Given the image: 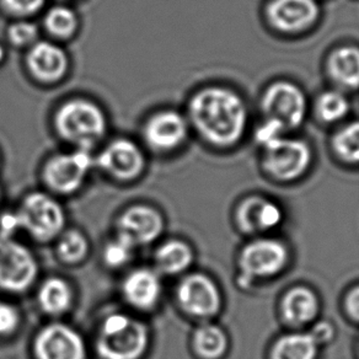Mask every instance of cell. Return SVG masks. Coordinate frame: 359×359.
I'll use <instances>...</instances> for the list:
<instances>
[{
	"label": "cell",
	"mask_w": 359,
	"mask_h": 359,
	"mask_svg": "<svg viewBox=\"0 0 359 359\" xmlns=\"http://www.w3.org/2000/svg\"><path fill=\"white\" fill-rule=\"evenodd\" d=\"M285 133H287V130H285V126L280 123L278 121L267 118L264 123H261L257 127L256 133H255V140L259 145L266 148V147L275 144L276 142L282 140L283 137H285Z\"/></svg>",
	"instance_id": "cell-30"
},
{
	"label": "cell",
	"mask_w": 359,
	"mask_h": 359,
	"mask_svg": "<svg viewBox=\"0 0 359 359\" xmlns=\"http://www.w3.org/2000/svg\"><path fill=\"white\" fill-rule=\"evenodd\" d=\"M194 344L201 357L218 359L224 354L228 347V339L223 330L213 325H205L196 331Z\"/></svg>",
	"instance_id": "cell-24"
},
{
	"label": "cell",
	"mask_w": 359,
	"mask_h": 359,
	"mask_svg": "<svg viewBox=\"0 0 359 359\" xmlns=\"http://www.w3.org/2000/svg\"><path fill=\"white\" fill-rule=\"evenodd\" d=\"M189 116L203 140L218 147L239 143L248 127V109L241 96L222 86L198 91L190 101Z\"/></svg>",
	"instance_id": "cell-1"
},
{
	"label": "cell",
	"mask_w": 359,
	"mask_h": 359,
	"mask_svg": "<svg viewBox=\"0 0 359 359\" xmlns=\"http://www.w3.org/2000/svg\"><path fill=\"white\" fill-rule=\"evenodd\" d=\"M37 27L29 21H19L8 29V39L18 47L32 46L37 40Z\"/></svg>",
	"instance_id": "cell-29"
},
{
	"label": "cell",
	"mask_w": 359,
	"mask_h": 359,
	"mask_svg": "<svg viewBox=\"0 0 359 359\" xmlns=\"http://www.w3.org/2000/svg\"><path fill=\"white\" fill-rule=\"evenodd\" d=\"M346 308L353 319L359 321V285L349 293L346 299Z\"/></svg>",
	"instance_id": "cell-35"
},
{
	"label": "cell",
	"mask_w": 359,
	"mask_h": 359,
	"mask_svg": "<svg viewBox=\"0 0 359 359\" xmlns=\"http://www.w3.org/2000/svg\"><path fill=\"white\" fill-rule=\"evenodd\" d=\"M318 309L316 295L302 287L290 290L283 302V315L290 324H308L316 316Z\"/></svg>",
	"instance_id": "cell-20"
},
{
	"label": "cell",
	"mask_w": 359,
	"mask_h": 359,
	"mask_svg": "<svg viewBox=\"0 0 359 359\" xmlns=\"http://www.w3.org/2000/svg\"><path fill=\"white\" fill-rule=\"evenodd\" d=\"M327 68L331 78L344 89L359 88V48L341 46L330 55Z\"/></svg>",
	"instance_id": "cell-18"
},
{
	"label": "cell",
	"mask_w": 359,
	"mask_h": 359,
	"mask_svg": "<svg viewBox=\"0 0 359 359\" xmlns=\"http://www.w3.org/2000/svg\"><path fill=\"white\" fill-rule=\"evenodd\" d=\"M36 355L39 359H85L84 339L75 330L63 324L47 326L37 336Z\"/></svg>",
	"instance_id": "cell-10"
},
{
	"label": "cell",
	"mask_w": 359,
	"mask_h": 359,
	"mask_svg": "<svg viewBox=\"0 0 359 359\" xmlns=\"http://www.w3.org/2000/svg\"><path fill=\"white\" fill-rule=\"evenodd\" d=\"M88 252V243L84 235L79 231L70 230L60 238L58 243V255L67 264H76L84 259Z\"/></svg>",
	"instance_id": "cell-28"
},
{
	"label": "cell",
	"mask_w": 359,
	"mask_h": 359,
	"mask_svg": "<svg viewBox=\"0 0 359 359\" xmlns=\"http://www.w3.org/2000/svg\"><path fill=\"white\" fill-rule=\"evenodd\" d=\"M39 303L47 314H63L69 309L72 292L65 280L50 278L41 285Z\"/></svg>",
	"instance_id": "cell-23"
},
{
	"label": "cell",
	"mask_w": 359,
	"mask_h": 359,
	"mask_svg": "<svg viewBox=\"0 0 359 359\" xmlns=\"http://www.w3.org/2000/svg\"><path fill=\"white\" fill-rule=\"evenodd\" d=\"M177 299L186 313L200 318L215 315L220 306L219 290L203 275H192L181 282Z\"/></svg>",
	"instance_id": "cell-13"
},
{
	"label": "cell",
	"mask_w": 359,
	"mask_h": 359,
	"mask_svg": "<svg viewBox=\"0 0 359 359\" xmlns=\"http://www.w3.org/2000/svg\"><path fill=\"white\" fill-rule=\"evenodd\" d=\"M55 128L63 140L89 150L100 142L106 130V116L99 106L85 100H72L60 106L55 118Z\"/></svg>",
	"instance_id": "cell-2"
},
{
	"label": "cell",
	"mask_w": 359,
	"mask_h": 359,
	"mask_svg": "<svg viewBox=\"0 0 359 359\" xmlns=\"http://www.w3.org/2000/svg\"><path fill=\"white\" fill-rule=\"evenodd\" d=\"M46 0H1L6 11L18 16H30L43 8Z\"/></svg>",
	"instance_id": "cell-32"
},
{
	"label": "cell",
	"mask_w": 359,
	"mask_h": 359,
	"mask_svg": "<svg viewBox=\"0 0 359 359\" xmlns=\"http://www.w3.org/2000/svg\"><path fill=\"white\" fill-rule=\"evenodd\" d=\"M189 135V123L176 111H161L150 117L144 128L147 143L155 150L169 151L182 144Z\"/></svg>",
	"instance_id": "cell-14"
},
{
	"label": "cell",
	"mask_w": 359,
	"mask_h": 359,
	"mask_svg": "<svg viewBox=\"0 0 359 359\" xmlns=\"http://www.w3.org/2000/svg\"><path fill=\"white\" fill-rule=\"evenodd\" d=\"M19 228H21V226L18 215H4L1 218V222H0V235L11 236V234Z\"/></svg>",
	"instance_id": "cell-34"
},
{
	"label": "cell",
	"mask_w": 359,
	"mask_h": 359,
	"mask_svg": "<svg viewBox=\"0 0 359 359\" xmlns=\"http://www.w3.org/2000/svg\"><path fill=\"white\" fill-rule=\"evenodd\" d=\"M93 165L89 150L78 149L53 156L46 165L43 176L52 190L69 195L83 186Z\"/></svg>",
	"instance_id": "cell-8"
},
{
	"label": "cell",
	"mask_w": 359,
	"mask_h": 359,
	"mask_svg": "<svg viewBox=\"0 0 359 359\" xmlns=\"http://www.w3.org/2000/svg\"><path fill=\"white\" fill-rule=\"evenodd\" d=\"M332 148L339 159L359 164V121L344 126L334 135Z\"/></svg>",
	"instance_id": "cell-25"
},
{
	"label": "cell",
	"mask_w": 359,
	"mask_h": 359,
	"mask_svg": "<svg viewBox=\"0 0 359 359\" xmlns=\"http://www.w3.org/2000/svg\"><path fill=\"white\" fill-rule=\"evenodd\" d=\"M19 321L20 316L14 306L0 303V334H11L15 331Z\"/></svg>",
	"instance_id": "cell-33"
},
{
	"label": "cell",
	"mask_w": 359,
	"mask_h": 359,
	"mask_svg": "<svg viewBox=\"0 0 359 359\" xmlns=\"http://www.w3.org/2000/svg\"><path fill=\"white\" fill-rule=\"evenodd\" d=\"M164 228L163 218L147 205H135L126 210L118 220V238L132 246L153 243Z\"/></svg>",
	"instance_id": "cell-15"
},
{
	"label": "cell",
	"mask_w": 359,
	"mask_h": 359,
	"mask_svg": "<svg viewBox=\"0 0 359 359\" xmlns=\"http://www.w3.org/2000/svg\"><path fill=\"white\" fill-rule=\"evenodd\" d=\"M27 67L37 79L53 83L65 76L69 60L60 47L42 41L31 46L27 55Z\"/></svg>",
	"instance_id": "cell-16"
},
{
	"label": "cell",
	"mask_w": 359,
	"mask_h": 359,
	"mask_svg": "<svg viewBox=\"0 0 359 359\" xmlns=\"http://www.w3.org/2000/svg\"><path fill=\"white\" fill-rule=\"evenodd\" d=\"M264 166L269 175L282 181L298 179L311 163V150L304 140L283 137L264 148Z\"/></svg>",
	"instance_id": "cell-7"
},
{
	"label": "cell",
	"mask_w": 359,
	"mask_h": 359,
	"mask_svg": "<svg viewBox=\"0 0 359 359\" xmlns=\"http://www.w3.org/2000/svg\"><path fill=\"white\" fill-rule=\"evenodd\" d=\"M282 217L278 205L259 198L245 202L239 210L240 223L248 230L273 229L280 224Z\"/></svg>",
	"instance_id": "cell-19"
},
{
	"label": "cell",
	"mask_w": 359,
	"mask_h": 359,
	"mask_svg": "<svg viewBox=\"0 0 359 359\" xmlns=\"http://www.w3.org/2000/svg\"><path fill=\"white\" fill-rule=\"evenodd\" d=\"M4 57H6V50L3 48V46L0 45V63L3 62Z\"/></svg>",
	"instance_id": "cell-37"
},
{
	"label": "cell",
	"mask_w": 359,
	"mask_h": 359,
	"mask_svg": "<svg viewBox=\"0 0 359 359\" xmlns=\"http://www.w3.org/2000/svg\"><path fill=\"white\" fill-rule=\"evenodd\" d=\"M192 257L190 248L175 240L161 245L155 254L156 266L166 275H177L185 271L192 262Z\"/></svg>",
	"instance_id": "cell-22"
},
{
	"label": "cell",
	"mask_w": 359,
	"mask_h": 359,
	"mask_svg": "<svg viewBox=\"0 0 359 359\" xmlns=\"http://www.w3.org/2000/svg\"><path fill=\"white\" fill-rule=\"evenodd\" d=\"M318 342L311 334H292L278 339L273 359H315Z\"/></svg>",
	"instance_id": "cell-21"
},
{
	"label": "cell",
	"mask_w": 359,
	"mask_h": 359,
	"mask_svg": "<svg viewBox=\"0 0 359 359\" xmlns=\"http://www.w3.org/2000/svg\"><path fill=\"white\" fill-rule=\"evenodd\" d=\"M37 276V262L30 250L11 236L0 235V288L20 293L29 290Z\"/></svg>",
	"instance_id": "cell-4"
},
{
	"label": "cell",
	"mask_w": 359,
	"mask_h": 359,
	"mask_svg": "<svg viewBox=\"0 0 359 359\" xmlns=\"http://www.w3.org/2000/svg\"><path fill=\"white\" fill-rule=\"evenodd\" d=\"M147 347V326L125 314L107 316L96 341V348L104 359H140Z\"/></svg>",
	"instance_id": "cell-3"
},
{
	"label": "cell",
	"mask_w": 359,
	"mask_h": 359,
	"mask_svg": "<svg viewBox=\"0 0 359 359\" xmlns=\"http://www.w3.org/2000/svg\"><path fill=\"white\" fill-rule=\"evenodd\" d=\"M97 164L111 176L127 181L140 176L144 169L145 160L138 145L121 138L111 142L101 151Z\"/></svg>",
	"instance_id": "cell-12"
},
{
	"label": "cell",
	"mask_w": 359,
	"mask_h": 359,
	"mask_svg": "<svg viewBox=\"0 0 359 359\" xmlns=\"http://www.w3.org/2000/svg\"><path fill=\"white\" fill-rule=\"evenodd\" d=\"M313 332H314V334H311L314 336L316 342L320 344V342H325V341L331 339V336H332V327H331L329 324H325L324 323V324L318 325Z\"/></svg>",
	"instance_id": "cell-36"
},
{
	"label": "cell",
	"mask_w": 359,
	"mask_h": 359,
	"mask_svg": "<svg viewBox=\"0 0 359 359\" xmlns=\"http://www.w3.org/2000/svg\"><path fill=\"white\" fill-rule=\"evenodd\" d=\"M78 16L67 6L52 8L45 18V26L50 35L69 39L78 30Z\"/></svg>",
	"instance_id": "cell-27"
},
{
	"label": "cell",
	"mask_w": 359,
	"mask_h": 359,
	"mask_svg": "<svg viewBox=\"0 0 359 359\" xmlns=\"http://www.w3.org/2000/svg\"><path fill=\"white\" fill-rule=\"evenodd\" d=\"M287 257V249L280 241L257 240L245 248L240 264L248 277H269L285 267Z\"/></svg>",
	"instance_id": "cell-11"
},
{
	"label": "cell",
	"mask_w": 359,
	"mask_h": 359,
	"mask_svg": "<svg viewBox=\"0 0 359 359\" xmlns=\"http://www.w3.org/2000/svg\"><path fill=\"white\" fill-rule=\"evenodd\" d=\"M133 248L135 246H132L126 240L116 238L115 241H112L106 246L105 252H104L106 264L112 267L123 266L132 257Z\"/></svg>",
	"instance_id": "cell-31"
},
{
	"label": "cell",
	"mask_w": 359,
	"mask_h": 359,
	"mask_svg": "<svg viewBox=\"0 0 359 359\" xmlns=\"http://www.w3.org/2000/svg\"><path fill=\"white\" fill-rule=\"evenodd\" d=\"M123 295L126 300L137 309L148 310L154 308L160 294L161 283L158 275L150 269L133 271L123 282Z\"/></svg>",
	"instance_id": "cell-17"
},
{
	"label": "cell",
	"mask_w": 359,
	"mask_h": 359,
	"mask_svg": "<svg viewBox=\"0 0 359 359\" xmlns=\"http://www.w3.org/2000/svg\"><path fill=\"white\" fill-rule=\"evenodd\" d=\"M349 111L347 97L336 90H327L318 97L316 114L326 123H334L344 118Z\"/></svg>",
	"instance_id": "cell-26"
},
{
	"label": "cell",
	"mask_w": 359,
	"mask_h": 359,
	"mask_svg": "<svg viewBox=\"0 0 359 359\" xmlns=\"http://www.w3.org/2000/svg\"><path fill=\"white\" fill-rule=\"evenodd\" d=\"M261 106L267 118L278 121L287 130H295L306 117V97L299 86L276 81L264 90Z\"/></svg>",
	"instance_id": "cell-6"
},
{
	"label": "cell",
	"mask_w": 359,
	"mask_h": 359,
	"mask_svg": "<svg viewBox=\"0 0 359 359\" xmlns=\"http://www.w3.org/2000/svg\"><path fill=\"white\" fill-rule=\"evenodd\" d=\"M320 16L316 0H272L267 18L273 27L285 34H298L314 25Z\"/></svg>",
	"instance_id": "cell-9"
},
{
	"label": "cell",
	"mask_w": 359,
	"mask_h": 359,
	"mask_svg": "<svg viewBox=\"0 0 359 359\" xmlns=\"http://www.w3.org/2000/svg\"><path fill=\"white\" fill-rule=\"evenodd\" d=\"M18 217L21 228L41 241L53 239L65 228V210L57 201L41 192L26 197Z\"/></svg>",
	"instance_id": "cell-5"
}]
</instances>
